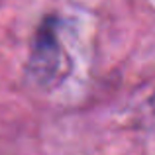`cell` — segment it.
I'll return each mask as SVG.
<instances>
[{"mask_svg":"<svg viewBox=\"0 0 155 155\" xmlns=\"http://www.w3.org/2000/svg\"><path fill=\"white\" fill-rule=\"evenodd\" d=\"M63 47L57 38V18L45 16L35 30L31 51L28 57V79L39 88H49L63 73Z\"/></svg>","mask_w":155,"mask_h":155,"instance_id":"1","label":"cell"},{"mask_svg":"<svg viewBox=\"0 0 155 155\" xmlns=\"http://www.w3.org/2000/svg\"><path fill=\"white\" fill-rule=\"evenodd\" d=\"M153 110H155V96H153Z\"/></svg>","mask_w":155,"mask_h":155,"instance_id":"2","label":"cell"}]
</instances>
